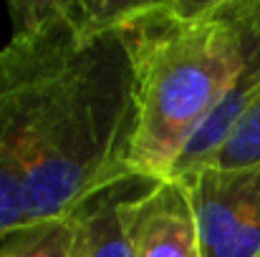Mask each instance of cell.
<instances>
[{
  "label": "cell",
  "mask_w": 260,
  "mask_h": 257,
  "mask_svg": "<svg viewBox=\"0 0 260 257\" xmlns=\"http://www.w3.org/2000/svg\"><path fill=\"white\" fill-rule=\"evenodd\" d=\"M8 13L0 84L28 222L58 219L93 187L134 171V68L119 33L79 35L53 0H13Z\"/></svg>",
  "instance_id": "1"
},
{
  "label": "cell",
  "mask_w": 260,
  "mask_h": 257,
  "mask_svg": "<svg viewBox=\"0 0 260 257\" xmlns=\"http://www.w3.org/2000/svg\"><path fill=\"white\" fill-rule=\"evenodd\" d=\"M119 38L134 68V171L167 179L260 41V0H144Z\"/></svg>",
  "instance_id": "2"
},
{
  "label": "cell",
  "mask_w": 260,
  "mask_h": 257,
  "mask_svg": "<svg viewBox=\"0 0 260 257\" xmlns=\"http://www.w3.org/2000/svg\"><path fill=\"white\" fill-rule=\"evenodd\" d=\"M200 237L202 257L260 255V164L240 169L202 167L179 176Z\"/></svg>",
  "instance_id": "3"
},
{
  "label": "cell",
  "mask_w": 260,
  "mask_h": 257,
  "mask_svg": "<svg viewBox=\"0 0 260 257\" xmlns=\"http://www.w3.org/2000/svg\"><path fill=\"white\" fill-rule=\"evenodd\" d=\"M157 176L126 171L86 192L69 212V257H134V204L157 184Z\"/></svg>",
  "instance_id": "4"
},
{
  "label": "cell",
  "mask_w": 260,
  "mask_h": 257,
  "mask_svg": "<svg viewBox=\"0 0 260 257\" xmlns=\"http://www.w3.org/2000/svg\"><path fill=\"white\" fill-rule=\"evenodd\" d=\"M134 257H202L189 194L179 179H159L132 214Z\"/></svg>",
  "instance_id": "5"
},
{
  "label": "cell",
  "mask_w": 260,
  "mask_h": 257,
  "mask_svg": "<svg viewBox=\"0 0 260 257\" xmlns=\"http://www.w3.org/2000/svg\"><path fill=\"white\" fill-rule=\"evenodd\" d=\"M258 96H260V41L255 43L253 53L248 56L240 76L235 79L233 88L222 98V103L205 121V126L194 134V139L187 144V149L174 162V167L167 179H179V176H184L189 171L202 169L207 164V159L225 144V139L230 136V131L240 121V116L248 111V106Z\"/></svg>",
  "instance_id": "6"
},
{
  "label": "cell",
  "mask_w": 260,
  "mask_h": 257,
  "mask_svg": "<svg viewBox=\"0 0 260 257\" xmlns=\"http://www.w3.org/2000/svg\"><path fill=\"white\" fill-rule=\"evenodd\" d=\"M25 222H28L25 171L15 149V136L10 131V119L0 84V232Z\"/></svg>",
  "instance_id": "7"
},
{
  "label": "cell",
  "mask_w": 260,
  "mask_h": 257,
  "mask_svg": "<svg viewBox=\"0 0 260 257\" xmlns=\"http://www.w3.org/2000/svg\"><path fill=\"white\" fill-rule=\"evenodd\" d=\"M71 225L66 217L33 219L0 232V257H69Z\"/></svg>",
  "instance_id": "8"
},
{
  "label": "cell",
  "mask_w": 260,
  "mask_h": 257,
  "mask_svg": "<svg viewBox=\"0 0 260 257\" xmlns=\"http://www.w3.org/2000/svg\"><path fill=\"white\" fill-rule=\"evenodd\" d=\"M255 164H260V96L248 106V111L240 116L225 144L207 159L205 167L240 169Z\"/></svg>",
  "instance_id": "9"
},
{
  "label": "cell",
  "mask_w": 260,
  "mask_h": 257,
  "mask_svg": "<svg viewBox=\"0 0 260 257\" xmlns=\"http://www.w3.org/2000/svg\"><path fill=\"white\" fill-rule=\"evenodd\" d=\"M258 257H260V255H258Z\"/></svg>",
  "instance_id": "10"
}]
</instances>
